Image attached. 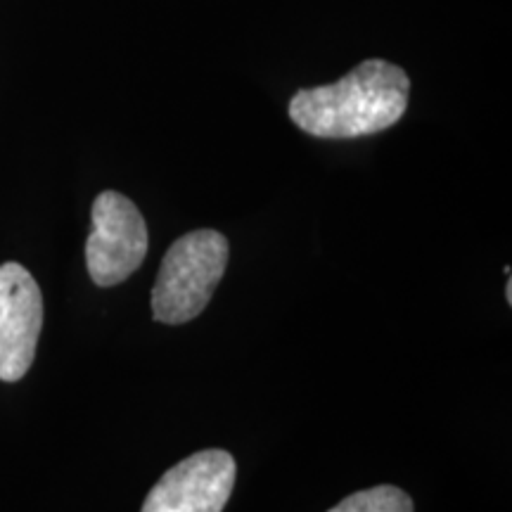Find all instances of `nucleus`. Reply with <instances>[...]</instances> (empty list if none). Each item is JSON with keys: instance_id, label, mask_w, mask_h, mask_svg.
<instances>
[{"instance_id": "nucleus-3", "label": "nucleus", "mask_w": 512, "mask_h": 512, "mask_svg": "<svg viewBox=\"0 0 512 512\" xmlns=\"http://www.w3.org/2000/svg\"><path fill=\"white\" fill-rule=\"evenodd\" d=\"M93 228L86 240V264L98 287H114L131 278L147 254V226L140 209L121 192L95 197Z\"/></svg>"}, {"instance_id": "nucleus-2", "label": "nucleus", "mask_w": 512, "mask_h": 512, "mask_svg": "<svg viewBox=\"0 0 512 512\" xmlns=\"http://www.w3.org/2000/svg\"><path fill=\"white\" fill-rule=\"evenodd\" d=\"M228 240L219 230H192L178 238L159 266L152 287V316L181 325L207 309L228 266Z\"/></svg>"}, {"instance_id": "nucleus-4", "label": "nucleus", "mask_w": 512, "mask_h": 512, "mask_svg": "<svg viewBox=\"0 0 512 512\" xmlns=\"http://www.w3.org/2000/svg\"><path fill=\"white\" fill-rule=\"evenodd\" d=\"M235 475L238 467L228 451H200L162 475L140 512H223Z\"/></svg>"}, {"instance_id": "nucleus-5", "label": "nucleus", "mask_w": 512, "mask_h": 512, "mask_svg": "<svg viewBox=\"0 0 512 512\" xmlns=\"http://www.w3.org/2000/svg\"><path fill=\"white\" fill-rule=\"evenodd\" d=\"M43 328V297L27 268L0 266V380L17 382L34 363Z\"/></svg>"}, {"instance_id": "nucleus-6", "label": "nucleus", "mask_w": 512, "mask_h": 512, "mask_svg": "<svg viewBox=\"0 0 512 512\" xmlns=\"http://www.w3.org/2000/svg\"><path fill=\"white\" fill-rule=\"evenodd\" d=\"M328 512H413V501L399 486L382 484L347 496Z\"/></svg>"}, {"instance_id": "nucleus-7", "label": "nucleus", "mask_w": 512, "mask_h": 512, "mask_svg": "<svg viewBox=\"0 0 512 512\" xmlns=\"http://www.w3.org/2000/svg\"><path fill=\"white\" fill-rule=\"evenodd\" d=\"M505 297H508V302H512V283H510V273H508V290H505Z\"/></svg>"}, {"instance_id": "nucleus-1", "label": "nucleus", "mask_w": 512, "mask_h": 512, "mask_svg": "<svg viewBox=\"0 0 512 512\" xmlns=\"http://www.w3.org/2000/svg\"><path fill=\"white\" fill-rule=\"evenodd\" d=\"M411 81L387 60H366L330 86L294 93L290 119L313 138L347 140L394 126L408 107Z\"/></svg>"}]
</instances>
